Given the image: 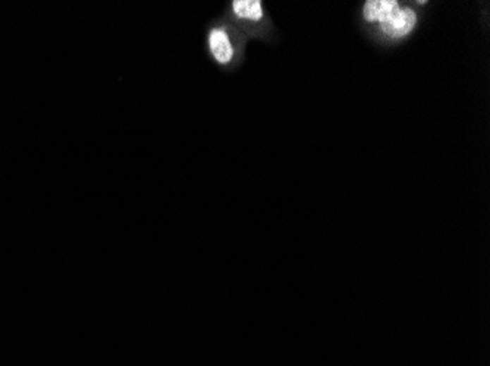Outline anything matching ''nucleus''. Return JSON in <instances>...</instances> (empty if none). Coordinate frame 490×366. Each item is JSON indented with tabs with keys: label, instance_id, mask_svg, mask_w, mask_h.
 I'll return each mask as SVG.
<instances>
[{
	"label": "nucleus",
	"instance_id": "nucleus-1",
	"mask_svg": "<svg viewBox=\"0 0 490 366\" xmlns=\"http://www.w3.org/2000/svg\"><path fill=\"white\" fill-rule=\"evenodd\" d=\"M429 2L401 4L398 0H366L358 20L369 37L384 47L410 40L423 21V8Z\"/></svg>",
	"mask_w": 490,
	"mask_h": 366
},
{
	"label": "nucleus",
	"instance_id": "nucleus-2",
	"mask_svg": "<svg viewBox=\"0 0 490 366\" xmlns=\"http://www.w3.org/2000/svg\"><path fill=\"white\" fill-rule=\"evenodd\" d=\"M248 40L225 16L213 18L204 27V53L223 73L237 72L245 62Z\"/></svg>",
	"mask_w": 490,
	"mask_h": 366
},
{
	"label": "nucleus",
	"instance_id": "nucleus-3",
	"mask_svg": "<svg viewBox=\"0 0 490 366\" xmlns=\"http://www.w3.org/2000/svg\"><path fill=\"white\" fill-rule=\"evenodd\" d=\"M222 16L241 31L248 42L275 43L278 40L276 25L263 0H229Z\"/></svg>",
	"mask_w": 490,
	"mask_h": 366
}]
</instances>
